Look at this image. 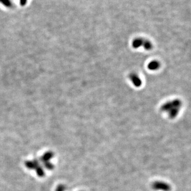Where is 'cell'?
Masks as SVG:
<instances>
[{"mask_svg": "<svg viewBox=\"0 0 191 191\" xmlns=\"http://www.w3.org/2000/svg\"><path fill=\"white\" fill-rule=\"evenodd\" d=\"M20 1V4L22 6H25L27 3L28 0H19Z\"/></svg>", "mask_w": 191, "mask_h": 191, "instance_id": "12", "label": "cell"}, {"mask_svg": "<svg viewBox=\"0 0 191 191\" xmlns=\"http://www.w3.org/2000/svg\"><path fill=\"white\" fill-rule=\"evenodd\" d=\"M44 166L45 168H46L47 169L49 170H53V169H54V165L52 164V163L49 162H44Z\"/></svg>", "mask_w": 191, "mask_h": 191, "instance_id": "10", "label": "cell"}, {"mask_svg": "<svg viewBox=\"0 0 191 191\" xmlns=\"http://www.w3.org/2000/svg\"><path fill=\"white\" fill-rule=\"evenodd\" d=\"M35 170H36V173H37V175L38 177H44L45 173L44 170L43 169V168L41 166H38Z\"/></svg>", "mask_w": 191, "mask_h": 191, "instance_id": "8", "label": "cell"}, {"mask_svg": "<svg viewBox=\"0 0 191 191\" xmlns=\"http://www.w3.org/2000/svg\"><path fill=\"white\" fill-rule=\"evenodd\" d=\"M0 3L7 8H11L12 6V3L10 0H0Z\"/></svg>", "mask_w": 191, "mask_h": 191, "instance_id": "9", "label": "cell"}, {"mask_svg": "<svg viewBox=\"0 0 191 191\" xmlns=\"http://www.w3.org/2000/svg\"><path fill=\"white\" fill-rule=\"evenodd\" d=\"M160 64L157 61H152L150 62L148 65V69L151 71H156L159 69Z\"/></svg>", "mask_w": 191, "mask_h": 191, "instance_id": "7", "label": "cell"}, {"mask_svg": "<svg viewBox=\"0 0 191 191\" xmlns=\"http://www.w3.org/2000/svg\"><path fill=\"white\" fill-rule=\"evenodd\" d=\"M152 187L153 189L157 191H170L171 190L170 185L163 182H155L152 184Z\"/></svg>", "mask_w": 191, "mask_h": 191, "instance_id": "2", "label": "cell"}, {"mask_svg": "<svg viewBox=\"0 0 191 191\" xmlns=\"http://www.w3.org/2000/svg\"><path fill=\"white\" fill-rule=\"evenodd\" d=\"M145 39L142 38H135V40H133L132 42V47L135 49L143 47L144 44H145Z\"/></svg>", "mask_w": 191, "mask_h": 191, "instance_id": "5", "label": "cell"}, {"mask_svg": "<svg viewBox=\"0 0 191 191\" xmlns=\"http://www.w3.org/2000/svg\"><path fill=\"white\" fill-rule=\"evenodd\" d=\"M129 77L131 82H132L133 84H134L135 86L136 87H139L142 85V80L141 78H140V77L137 74L132 73L130 74Z\"/></svg>", "mask_w": 191, "mask_h": 191, "instance_id": "4", "label": "cell"}, {"mask_svg": "<svg viewBox=\"0 0 191 191\" xmlns=\"http://www.w3.org/2000/svg\"><path fill=\"white\" fill-rule=\"evenodd\" d=\"M53 157H54V153H53V152H52V151H48V152H45V153L40 157V161L42 162H43L44 163L46 162H49V160H50Z\"/></svg>", "mask_w": 191, "mask_h": 191, "instance_id": "6", "label": "cell"}, {"mask_svg": "<svg viewBox=\"0 0 191 191\" xmlns=\"http://www.w3.org/2000/svg\"><path fill=\"white\" fill-rule=\"evenodd\" d=\"M25 165L26 167L30 170H36V168L38 166H40L39 162L37 159H34L33 160H28L25 162Z\"/></svg>", "mask_w": 191, "mask_h": 191, "instance_id": "3", "label": "cell"}, {"mask_svg": "<svg viewBox=\"0 0 191 191\" xmlns=\"http://www.w3.org/2000/svg\"><path fill=\"white\" fill-rule=\"evenodd\" d=\"M182 106V103L179 99H175L165 103L162 106L161 110L166 112L170 118H174L179 114V110Z\"/></svg>", "mask_w": 191, "mask_h": 191, "instance_id": "1", "label": "cell"}, {"mask_svg": "<svg viewBox=\"0 0 191 191\" xmlns=\"http://www.w3.org/2000/svg\"><path fill=\"white\" fill-rule=\"evenodd\" d=\"M65 189H66V187H65L64 185H59L57 187L56 189L55 190V191H65Z\"/></svg>", "mask_w": 191, "mask_h": 191, "instance_id": "11", "label": "cell"}]
</instances>
